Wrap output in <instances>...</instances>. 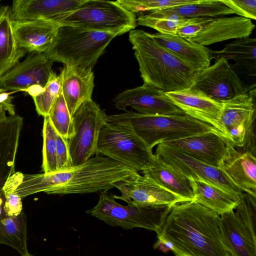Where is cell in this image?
<instances>
[{"instance_id": "1", "label": "cell", "mask_w": 256, "mask_h": 256, "mask_svg": "<svg viewBox=\"0 0 256 256\" xmlns=\"http://www.w3.org/2000/svg\"><path fill=\"white\" fill-rule=\"evenodd\" d=\"M138 174L127 166L96 154L83 164L64 171L38 174L16 172L14 192L22 198L40 192L64 195L108 192L116 184Z\"/></svg>"}, {"instance_id": "2", "label": "cell", "mask_w": 256, "mask_h": 256, "mask_svg": "<svg viewBox=\"0 0 256 256\" xmlns=\"http://www.w3.org/2000/svg\"><path fill=\"white\" fill-rule=\"evenodd\" d=\"M220 215L195 201L172 206L157 234L175 256H228L222 240Z\"/></svg>"}, {"instance_id": "3", "label": "cell", "mask_w": 256, "mask_h": 256, "mask_svg": "<svg viewBox=\"0 0 256 256\" xmlns=\"http://www.w3.org/2000/svg\"><path fill=\"white\" fill-rule=\"evenodd\" d=\"M128 38L144 84L164 92L192 86L196 72L160 44L152 34L142 30H133L130 31Z\"/></svg>"}, {"instance_id": "4", "label": "cell", "mask_w": 256, "mask_h": 256, "mask_svg": "<svg viewBox=\"0 0 256 256\" xmlns=\"http://www.w3.org/2000/svg\"><path fill=\"white\" fill-rule=\"evenodd\" d=\"M108 119L130 132L150 150L160 144L210 131L219 132L210 125L186 114L151 116L126 111L108 116Z\"/></svg>"}, {"instance_id": "5", "label": "cell", "mask_w": 256, "mask_h": 256, "mask_svg": "<svg viewBox=\"0 0 256 256\" xmlns=\"http://www.w3.org/2000/svg\"><path fill=\"white\" fill-rule=\"evenodd\" d=\"M116 36L111 32L61 26L44 54L52 62L92 71L104 49Z\"/></svg>"}, {"instance_id": "6", "label": "cell", "mask_w": 256, "mask_h": 256, "mask_svg": "<svg viewBox=\"0 0 256 256\" xmlns=\"http://www.w3.org/2000/svg\"><path fill=\"white\" fill-rule=\"evenodd\" d=\"M50 21L60 26H66L102 32L118 36L134 30L136 15L116 1L84 0L75 9L59 14Z\"/></svg>"}, {"instance_id": "7", "label": "cell", "mask_w": 256, "mask_h": 256, "mask_svg": "<svg viewBox=\"0 0 256 256\" xmlns=\"http://www.w3.org/2000/svg\"><path fill=\"white\" fill-rule=\"evenodd\" d=\"M172 208L168 206H124L115 200L112 194L103 191L100 192L97 204L86 212L112 226L125 230L143 228L158 234Z\"/></svg>"}, {"instance_id": "8", "label": "cell", "mask_w": 256, "mask_h": 256, "mask_svg": "<svg viewBox=\"0 0 256 256\" xmlns=\"http://www.w3.org/2000/svg\"><path fill=\"white\" fill-rule=\"evenodd\" d=\"M107 114L92 99L84 102L72 116L74 134L68 139L72 166L97 154L100 132L108 122Z\"/></svg>"}, {"instance_id": "9", "label": "cell", "mask_w": 256, "mask_h": 256, "mask_svg": "<svg viewBox=\"0 0 256 256\" xmlns=\"http://www.w3.org/2000/svg\"><path fill=\"white\" fill-rule=\"evenodd\" d=\"M97 154L108 157L138 172L154 154L123 126L108 122L100 132Z\"/></svg>"}, {"instance_id": "10", "label": "cell", "mask_w": 256, "mask_h": 256, "mask_svg": "<svg viewBox=\"0 0 256 256\" xmlns=\"http://www.w3.org/2000/svg\"><path fill=\"white\" fill-rule=\"evenodd\" d=\"M254 28L251 20L240 16L199 18L180 28L177 34L206 46L229 40L249 37Z\"/></svg>"}, {"instance_id": "11", "label": "cell", "mask_w": 256, "mask_h": 256, "mask_svg": "<svg viewBox=\"0 0 256 256\" xmlns=\"http://www.w3.org/2000/svg\"><path fill=\"white\" fill-rule=\"evenodd\" d=\"M154 154L188 180L204 181L236 196H240L244 192L222 169L195 159L174 147L160 144Z\"/></svg>"}, {"instance_id": "12", "label": "cell", "mask_w": 256, "mask_h": 256, "mask_svg": "<svg viewBox=\"0 0 256 256\" xmlns=\"http://www.w3.org/2000/svg\"><path fill=\"white\" fill-rule=\"evenodd\" d=\"M256 86L245 94L222 102L220 122L227 140L236 149L243 148L255 128Z\"/></svg>"}, {"instance_id": "13", "label": "cell", "mask_w": 256, "mask_h": 256, "mask_svg": "<svg viewBox=\"0 0 256 256\" xmlns=\"http://www.w3.org/2000/svg\"><path fill=\"white\" fill-rule=\"evenodd\" d=\"M254 86H245L228 60L222 57L197 72L192 86L222 102L247 92Z\"/></svg>"}, {"instance_id": "14", "label": "cell", "mask_w": 256, "mask_h": 256, "mask_svg": "<svg viewBox=\"0 0 256 256\" xmlns=\"http://www.w3.org/2000/svg\"><path fill=\"white\" fill-rule=\"evenodd\" d=\"M14 110L0 105V216L4 213V188L16 172L15 160L24 124L22 118Z\"/></svg>"}, {"instance_id": "15", "label": "cell", "mask_w": 256, "mask_h": 256, "mask_svg": "<svg viewBox=\"0 0 256 256\" xmlns=\"http://www.w3.org/2000/svg\"><path fill=\"white\" fill-rule=\"evenodd\" d=\"M116 108L126 111L131 107L138 113L151 116H183L184 113L166 95L164 92L144 83L128 89L113 100Z\"/></svg>"}, {"instance_id": "16", "label": "cell", "mask_w": 256, "mask_h": 256, "mask_svg": "<svg viewBox=\"0 0 256 256\" xmlns=\"http://www.w3.org/2000/svg\"><path fill=\"white\" fill-rule=\"evenodd\" d=\"M52 62L44 52H30L0 78V89L26 92L32 86L44 88L54 73Z\"/></svg>"}, {"instance_id": "17", "label": "cell", "mask_w": 256, "mask_h": 256, "mask_svg": "<svg viewBox=\"0 0 256 256\" xmlns=\"http://www.w3.org/2000/svg\"><path fill=\"white\" fill-rule=\"evenodd\" d=\"M120 196L114 194L116 199L136 206H156L174 205L186 201L162 187L152 179L138 174L135 178L115 184Z\"/></svg>"}, {"instance_id": "18", "label": "cell", "mask_w": 256, "mask_h": 256, "mask_svg": "<svg viewBox=\"0 0 256 256\" xmlns=\"http://www.w3.org/2000/svg\"><path fill=\"white\" fill-rule=\"evenodd\" d=\"M214 167L222 168L234 146L216 131H210L165 143Z\"/></svg>"}, {"instance_id": "19", "label": "cell", "mask_w": 256, "mask_h": 256, "mask_svg": "<svg viewBox=\"0 0 256 256\" xmlns=\"http://www.w3.org/2000/svg\"><path fill=\"white\" fill-rule=\"evenodd\" d=\"M165 93L185 114L210 125L227 139L220 122L222 108L221 102L213 100L192 86Z\"/></svg>"}, {"instance_id": "20", "label": "cell", "mask_w": 256, "mask_h": 256, "mask_svg": "<svg viewBox=\"0 0 256 256\" xmlns=\"http://www.w3.org/2000/svg\"><path fill=\"white\" fill-rule=\"evenodd\" d=\"M220 228L222 242L229 254L234 256H256V235L234 210L220 215Z\"/></svg>"}, {"instance_id": "21", "label": "cell", "mask_w": 256, "mask_h": 256, "mask_svg": "<svg viewBox=\"0 0 256 256\" xmlns=\"http://www.w3.org/2000/svg\"><path fill=\"white\" fill-rule=\"evenodd\" d=\"M60 26L52 21L13 20L18 45L26 53L44 52L52 44Z\"/></svg>"}, {"instance_id": "22", "label": "cell", "mask_w": 256, "mask_h": 256, "mask_svg": "<svg viewBox=\"0 0 256 256\" xmlns=\"http://www.w3.org/2000/svg\"><path fill=\"white\" fill-rule=\"evenodd\" d=\"M61 92L72 118L78 108L92 100L94 84L92 71L64 66L60 74Z\"/></svg>"}, {"instance_id": "23", "label": "cell", "mask_w": 256, "mask_h": 256, "mask_svg": "<svg viewBox=\"0 0 256 256\" xmlns=\"http://www.w3.org/2000/svg\"><path fill=\"white\" fill-rule=\"evenodd\" d=\"M141 171L144 176L186 202L194 200L195 196L190 180L154 154Z\"/></svg>"}, {"instance_id": "24", "label": "cell", "mask_w": 256, "mask_h": 256, "mask_svg": "<svg viewBox=\"0 0 256 256\" xmlns=\"http://www.w3.org/2000/svg\"><path fill=\"white\" fill-rule=\"evenodd\" d=\"M84 0H15L10 7L13 20H50L56 16L72 10Z\"/></svg>"}, {"instance_id": "25", "label": "cell", "mask_w": 256, "mask_h": 256, "mask_svg": "<svg viewBox=\"0 0 256 256\" xmlns=\"http://www.w3.org/2000/svg\"><path fill=\"white\" fill-rule=\"evenodd\" d=\"M152 36L160 44L184 60L194 72H197L210 66L212 60L210 50L206 46L189 41L178 34L156 32Z\"/></svg>"}, {"instance_id": "26", "label": "cell", "mask_w": 256, "mask_h": 256, "mask_svg": "<svg viewBox=\"0 0 256 256\" xmlns=\"http://www.w3.org/2000/svg\"><path fill=\"white\" fill-rule=\"evenodd\" d=\"M221 169L243 192L256 197V158L233 147Z\"/></svg>"}, {"instance_id": "27", "label": "cell", "mask_w": 256, "mask_h": 256, "mask_svg": "<svg viewBox=\"0 0 256 256\" xmlns=\"http://www.w3.org/2000/svg\"><path fill=\"white\" fill-rule=\"evenodd\" d=\"M12 22L10 7L0 4V78L26 53L18 45Z\"/></svg>"}, {"instance_id": "28", "label": "cell", "mask_w": 256, "mask_h": 256, "mask_svg": "<svg viewBox=\"0 0 256 256\" xmlns=\"http://www.w3.org/2000/svg\"><path fill=\"white\" fill-rule=\"evenodd\" d=\"M196 202L221 215L234 210L240 196L228 193L202 180L189 179Z\"/></svg>"}, {"instance_id": "29", "label": "cell", "mask_w": 256, "mask_h": 256, "mask_svg": "<svg viewBox=\"0 0 256 256\" xmlns=\"http://www.w3.org/2000/svg\"><path fill=\"white\" fill-rule=\"evenodd\" d=\"M212 59L223 57L233 60L234 66L254 72L256 69V39L250 37L236 39L219 50H210Z\"/></svg>"}, {"instance_id": "30", "label": "cell", "mask_w": 256, "mask_h": 256, "mask_svg": "<svg viewBox=\"0 0 256 256\" xmlns=\"http://www.w3.org/2000/svg\"><path fill=\"white\" fill-rule=\"evenodd\" d=\"M0 244L12 247L22 256L28 253L26 217L24 212L14 216L5 213L0 216Z\"/></svg>"}, {"instance_id": "31", "label": "cell", "mask_w": 256, "mask_h": 256, "mask_svg": "<svg viewBox=\"0 0 256 256\" xmlns=\"http://www.w3.org/2000/svg\"><path fill=\"white\" fill-rule=\"evenodd\" d=\"M196 18H183L167 10H162L142 14L136 20L138 24L154 29L158 33L176 35L180 28Z\"/></svg>"}, {"instance_id": "32", "label": "cell", "mask_w": 256, "mask_h": 256, "mask_svg": "<svg viewBox=\"0 0 256 256\" xmlns=\"http://www.w3.org/2000/svg\"><path fill=\"white\" fill-rule=\"evenodd\" d=\"M186 18H216L234 14L220 0H198L196 2L166 9Z\"/></svg>"}, {"instance_id": "33", "label": "cell", "mask_w": 256, "mask_h": 256, "mask_svg": "<svg viewBox=\"0 0 256 256\" xmlns=\"http://www.w3.org/2000/svg\"><path fill=\"white\" fill-rule=\"evenodd\" d=\"M60 89V76L54 72L44 88L32 86L26 92L32 98L38 114L44 118L48 116Z\"/></svg>"}, {"instance_id": "34", "label": "cell", "mask_w": 256, "mask_h": 256, "mask_svg": "<svg viewBox=\"0 0 256 256\" xmlns=\"http://www.w3.org/2000/svg\"><path fill=\"white\" fill-rule=\"evenodd\" d=\"M48 117L57 133L68 140L74 134L72 118L68 110L61 89Z\"/></svg>"}, {"instance_id": "35", "label": "cell", "mask_w": 256, "mask_h": 256, "mask_svg": "<svg viewBox=\"0 0 256 256\" xmlns=\"http://www.w3.org/2000/svg\"><path fill=\"white\" fill-rule=\"evenodd\" d=\"M198 0H118L120 5L136 14L146 11L166 10L196 2Z\"/></svg>"}, {"instance_id": "36", "label": "cell", "mask_w": 256, "mask_h": 256, "mask_svg": "<svg viewBox=\"0 0 256 256\" xmlns=\"http://www.w3.org/2000/svg\"><path fill=\"white\" fill-rule=\"evenodd\" d=\"M42 134L44 173L57 172L56 132L48 116L44 118Z\"/></svg>"}, {"instance_id": "37", "label": "cell", "mask_w": 256, "mask_h": 256, "mask_svg": "<svg viewBox=\"0 0 256 256\" xmlns=\"http://www.w3.org/2000/svg\"><path fill=\"white\" fill-rule=\"evenodd\" d=\"M235 210L240 220L256 235V197L244 192Z\"/></svg>"}, {"instance_id": "38", "label": "cell", "mask_w": 256, "mask_h": 256, "mask_svg": "<svg viewBox=\"0 0 256 256\" xmlns=\"http://www.w3.org/2000/svg\"><path fill=\"white\" fill-rule=\"evenodd\" d=\"M15 186L8 180L4 188L5 202L4 211L6 214L14 216L19 215L22 212V198L14 192Z\"/></svg>"}, {"instance_id": "39", "label": "cell", "mask_w": 256, "mask_h": 256, "mask_svg": "<svg viewBox=\"0 0 256 256\" xmlns=\"http://www.w3.org/2000/svg\"><path fill=\"white\" fill-rule=\"evenodd\" d=\"M234 14L246 18L256 20V0H220Z\"/></svg>"}, {"instance_id": "40", "label": "cell", "mask_w": 256, "mask_h": 256, "mask_svg": "<svg viewBox=\"0 0 256 256\" xmlns=\"http://www.w3.org/2000/svg\"><path fill=\"white\" fill-rule=\"evenodd\" d=\"M68 142V139L56 132L57 172L72 167Z\"/></svg>"}, {"instance_id": "41", "label": "cell", "mask_w": 256, "mask_h": 256, "mask_svg": "<svg viewBox=\"0 0 256 256\" xmlns=\"http://www.w3.org/2000/svg\"><path fill=\"white\" fill-rule=\"evenodd\" d=\"M12 98L8 92L0 89V105L14 108L12 103Z\"/></svg>"}, {"instance_id": "42", "label": "cell", "mask_w": 256, "mask_h": 256, "mask_svg": "<svg viewBox=\"0 0 256 256\" xmlns=\"http://www.w3.org/2000/svg\"><path fill=\"white\" fill-rule=\"evenodd\" d=\"M24 256H33L32 254H30L28 253V254H26Z\"/></svg>"}, {"instance_id": "43", "label": "cell", "mask_w": 256, "mask_h": 256, "mask_svg": "<svg viewBox=\"0 0 256 256\" xmlns=\"http://www.w3.org/2000/svg\"><path fill=\"white\" fill-rule=\"evenodd\" d=\"M228 256H233V255H232V254H229V253H228Z\"/></svg>"}]
</instances>
